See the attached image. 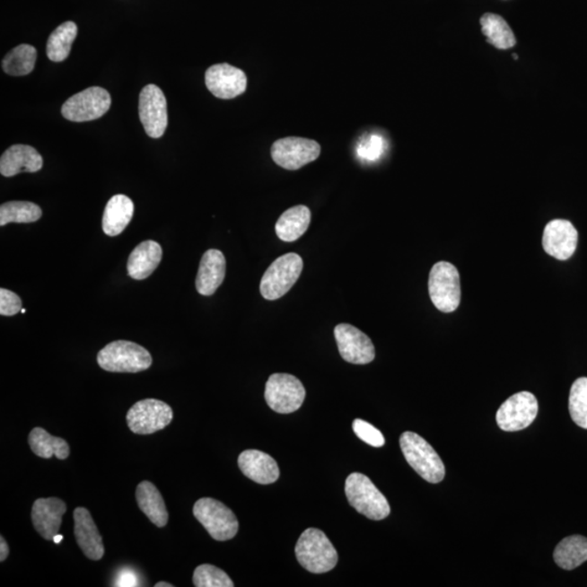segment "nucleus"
<instances>
[{"instance_id":"473e14b6","label":"nucleus","mask_w":587,"mask_h":587,"mask_svg":"<svg viewBox=\"0 0 587 587\" xmlns=\"http://www.w3.org/2000/svg\"><path fill=\"white\" fill-rule=\"evenodd\" d=\"M193 583L196 587H233V581L223 570L213 565H202L194 571Z\"/></svg>"},{"instance_id":"f257e3e1","label":"nucleus","mask_w":587,"mask_h":587,"mask_svg":"<svg viewBox=\"0 0 587 587\" xmlns=\"http://www.w3.org/2000/svg\"><path fill=\"white\" fill-rule=\"evenodd\" d=\"M295 554L309 573L320 574L336 568L338 561L337 549L326 534L318 529H307L296 544Z\"/></svg>"},{"instance_id":"20e7f679","label":"nucleus","mask_w":587,"mask_h":587,"mask_svg":"<svg viewBox=\"0 0 587 587\" xmlns=\"http://www.w3.org/2000/svg\"><path fill=\"white\" fill-rule=\"evenodd\" d=\"M345 493L350 506L364 516L374 521H380L390 516V507L388 499L363 473L355 472L347 477Z\"/></svg>"},{"instance_id":"7c9ffc66","label":"nucleus","mask_w":587,"mask_h":587,"mask_svg":"<svg viewBox=\"0 0 587 587\" xmlns=\"http://www.w3.org/2000/svg\"><path fill=\"white\" fill-rule=\"evenodd\" d=\"M42 209L31 202H9L0 206V225L32 223L42 218Z\"/></svg>"},{"instance_id":"f8f14e48","label":"nucleus","mask_w":587,"mask_h":587,"mask_svg":"<svg viewBox=\"0 0 587 587\" xmlns=\"http://www.w3.org/2000/svg\"><path fill=\"white\" fill-rule=\"evenodd\" d=\"M538 414L537 398L530 391H520L499 407L496 421L503 431L517 432L531 425Z\"/></svg>"},{"instance_id":"4468645a","label":"nucleus","mask_w":587,"mask_h":587,"mask_svg":"<svg viewBox=\"0 0 587 587\" xmlns=\"http://www.w3.org/2000/svg\"><path fill=\"white\" fill-rule=\"evenodd\" d=\"M338 352L345 362L354 364H368L375 358V348L367 334L347 323L334 329Z\"/></svg>"},{"instance_id":"4c0bfd02","label":"nucleus","mask_w":587,"mask_h":587,"mask_svg":"<svg viewBox=\"0 0 587 587\" xmlns=\"http://www.w3.org/2000/svg\"><path fill=\"white\" fill-rule=\"evenodd\" d=\"M136 580L134 578L133 574H123L122 575V580L120 581V583L118 584L119 586H134L136 585Z\"/></svg>"},{"instance_id":"9b49d317","label":"nucleus","mask_w":587,"mask_h":587,"mask_svg":"<svg viewBox=\"0 0 587 587\" xmlns=\"http://www.w3.org/2000/svg\"><path fill=\"white\" fill-rule=\"evenodd\" d=\"M321 146L316 141L302 137H285L273 143L271 156L277 166L295 171L317 161Z\"/></svg>"},{"instance_id":"2eb2a0df","label":"nucleus","mask_w":587,"mask_h":587,"mask_svg":"<svg viewBox=\"0 0 587 587\" xmlns=\"http://www.w3.org/2000/svg\"><path fill=\"white\" fill-rule=\"evenodd\" d=\"M205 81L211 94L221 100H232L244 94L247 87L245 72L228 64L211 66L206 71Z\"/></svg>"},{"instance_id":"6e6552de","label":"nucleus","mask_w":587,"mask_h":587,"mask_svg":"<svg viewBox=\"0 0 587 587\" xmlns=\"http://www.w3.org/2000/svg\"><path fill=\"white\" fill-rule=\"evenodd\" d=\"M305 398V388L292 374L275 373L267 381L265 399L267 406L277 414H292L300 409Z\"/></svg>"},{"instance_id":"c85d7f7f","label":"nucleus","mask_w":587,"mask_h":587,"mask_svg":"<svg viewBox=\"0 0 587 587\" xmlns=\"http://www.w3.org/2000/svg\"><path fill=\"white\" fill-rule=\"evenodd\" d=\"M77 27L74 22H66L50 34L48 42V56L51 61L61 63L68 58L74 39Z\"/></svg>"},{"instance_id":"a211bd4d","label":"nucleus","mask_w":587,"mask_h":587,"mask_svg":"<svg viewBox=\"0 0 587 587\" xmlns=\"http://www.w3.org/2000/svg\"><path fill=\"white\" fill-rule=\"evenodd\" d=\"M74 537L82 552L91 560L104 557L105 548L92 514L86 508L77 507L74 513Z\"/></svg>"},{"instance_id":"aec40b11","label":"nucleus","mask_w":587,"mask_h":587,"mask_svg":"<svg viewBox=\"0 0 587 587\" xmlns=\"http://www.w3.org/2000/svg\"><path fill=\"white\" fill-rule=\"evenodd\" d=\"M43 168V158L32 146L13 145L7 149L0 158V173L6 178L19 173L39 171Z\"/></svg>"},{"instance_id":"412c9836","label":"nucleus","mask_w":587,"mask_h":587,"mask_svg":"<svg viewBox=\"0 0 587 587\" xmlns=\"http://www.w3.org/2000/svg\"><path fill=\"white\" fill-rule=\"evenodd\" d=\"M239 467L243 475L258 484L275 483L280 477V469L270 455L260 451H244L239 457Z\"/></svg>"},{"instance_id":"bb28decb","label":"nucleus","mask_w":587,"mask_h":587,"mask_svg":"<svg viewBox=\"0 0 587 587\" xmlns=\"http://www.w3.org/2000/svg\"><path fill=\"white\" fill-rule=\"evenodd\" d=\"M554 560L561 569L574 570L587 561V539L573 535L556 546Z\"/></svg>"},{"instance_id":"ea45409f","label":"nucleus","mask_w":587,"mask_h":587,"mask_svg":"<svg viewBox=\"0 0 587 587\" xmlns=\"http://www.w3.org/2000/svg\"><path fill=\"white\" fill-rule=\"evenodd\" d=\"M61 539H63V537H61L59 534L57 535V537L54 539L55 543H59Z\"/></svg>"},{"instance_id":"c9c22d12","label":"nucleus","mask_w":587,"mask_h":587,"mask_svg":"<svg viewBox=\"0 0 587 587\" xmlns=\"http://www.w3.org/2000/svg\"><path fill=\"white\" fill-rule=\"evenodd\" d=\"M22 311V301L17 294L2 288L0 290V315L13 317Z\"/></svg>"},{"instance_id":"f3484780","label":"nucleus","mask_w":587,"mask_h":587,"mask_svg":"<svg viewBox=\"0 0 587 587\" xmlns=\"http://www.w3.org/2000/svg\"><path fill=\"white\" fill-rule=\"evenodd\" d=\"M66 504L59 498H39L32 507V522L36 532L46 540H54L59 534Z\"/></svg>"},{"instance_id":"c756f323","label":"nucleus","mask_w":587,"mask_h":587,"mask_svg":"<svg viewBox=\"0 0 587 587\" xmlns=\"http://www.w3.org/2000/svg\"><path fill=\"white\" fill-rule=\"evenodd\" d=\"M38 51L33 46L22 44L10 50L3 60V70L9 75L23 76L34 70Z\"/></svg>"},{"instance_id":"ddd939ff","label":"nucleus","mask_w":587,"mask_h":587,"mask_svg":"<svg viewBox=\"0 0 587 587\" xmlns=\"http://www.w3.org/2000/svg\"><path fill=\"white\" fill-rule=\"evenodd\" d=\"M138 113L148 136L162 137L168 127V107L166 96L157 85L144 87L138 102Z\"/></svg>"},{"instance_id":"dca6fc26","label":"nucleus","mask_w":587,"mask_h":587,"mask_svg":"<svg viewBox=\"0 0 587 587\" xmlns=\"http://www.w3.org/2000/svg\"><path fill=\"white\" fill-rule=\"evenodd\" d=\"M579 234L568 220L556 219L546 224L542 244L546 254L558 260H568L578 246Z\"/></svg>"},{"instance_id":"79ce46f5","label":"nucleus","mask_w":587,"mask_h":587,"mask_svg":"<svg viewBox=\"0 0 587 587\" xmlns=\"http://www.w3.org/2000/svg\"><path fill=\"white\" fill-rule=\"evenodd\" d=\"M22 312L25 313V312H27V311H25V309H22Z\"/></svg>"},{"instance_id":"a878e982","label":"nucleus","mask_w":587,"mask_h":587,"mask_svg":"<svg viewBox=\"0 0 587 587\" xmlns=\"http://www.w3.org/2000/svg\"><path fill=\"white\" fill-rule=\"evenodd\" d=\"M29 445L36 456L50 460L56 456L66 460L70 455V446L64 439L48 434L42 427H35L29 435Z\"/></svg>"},{"instance_id":"a19ab883","label":"nucleus","mask_w":587,"mask_h":587,"mask_svg":"<svg viewBox=\"0 0 587 587\" xmlns=\"http://www.w3.org/2000/svg\"><path fill=\"white\" fill-rule=\"evenodd\" d=\"M513 59H514V60H518V55H517V54H513Z\"/></svg>"},{"instance_id":"423d86ee","label":"nucleus","mask_w":587,"mask_h":587,"mask_svg":"<svg viewBox=\"0 0 587 587\" xmlns=\"http://www.w3.org/2000/svg\"><path fill=\"white\" fill-rule=\"evenodd\" d=\"M429 295L440 311L454 312L460 305V275L451 262H437L430 271Z\"/></svg>"},{"instance_id":"4be33fe9","label":"nucleus","mask_w":587,"mask_h":587,"mask_svg":"<svg viewBox=\"0 0 587 587\" xmlns=\"http://www.w3.org/2000/svg\"><path fill=\"white\" fill-rule=\"evenodd\" d=\"M162 259V246L154 241H142L128 257L127 273L134 280H145L157 269Z\"/></svg>"},{"instance_id":"0eeeda50","label":"nucleus","mask_w":587,"mask_h":587,"mask_svg":"<svg viewBox=\"0 0 587 587\" xmlns=\"http://www.w3.org/2000/svg\"><path fill=\"white\" fill-rule=\"evenodd\" d=\"M193 513L210 537L219 542L232 539L238 534V518L229 507L217 499L200 498L194 504Z\"/></svg>"},{"instance_id":"58836bf2","label":"nucleus","mask_w":587,"mask_h":587,"mask_svg":"<svg viewBox=\"0 0 587 587\" xmlns=\"http://www.w3.org/2000/svg\"><path fill=\"white\" fill-rule=\"evenodd\" d=\"M154 587H173V585L168 583V582H158V583L154 584Z\"/></svg>"},{"instance_id":"1a4fd4ad","label":"nucleus","mask_w":587,"mask_h":587,"mask_svg":"<svg viewBox=\"0 0 587 587\" xmlns=\"http://www.w3.org/2000/svg\"><path fill=\"white\" fill-rule=\"evenodd\" d=\"M171 407L158 399H143L131 407L127 415L128 427L133 434L148 435L163 430L171 424Z\"/></svg>"},{"instance_id":"7ed1b4c3","label":"nucleus","mask_w":587,"mask_h":587,"mask_svg":"<svg viewBox=\"0 0 587 587\" xmlns=\"http://www.w3.org/2000/svg\"><path fill=\"white\" fill-rule=\"evenodd\" d=\"M399 444L407 462L422 478L434 484L444 480V463L424 437L414 432H405L400 436Z\"/></svg>"},{"instance_id":"f03ea898","label":"nucleus","mask_w":587,"mask_h":587,"mask_svg":"<svg viewBox=\"0 0 587 587\" xmlns=\"http://www.w3.org/2000/svg\"><path fill=\"white\" fill-rule=\"evenodd\" d=\"M97 363L108 372L137 373L151 368L153 358L151 353L141 345L116 341L98 353Z\"/></svg>"},{"instance_id":"9d476101","label":"nucleus","mask_w":587,"mask_h":587,"mask_svg":"<svg viewBox=\"0 0 587 587\" xmlns=\"http://www.w3.org/2000/svg\"><path fill=\"white\" fill-rule=\"evenodd\" d=\"M110 92L102 87L94 86L70 97L65 102L61 112L66 120L86 122L104 116L110 110Z\"/></svg>"},{"instance_id":"39448f33","label":"nucleus","mask_w":587,"mask_h":587,"mask_svg":"<svg viewBox=\"0 0 587 587\" xmlns=\"http://www.w3.org/2000/svg\"><path fill=\"white\" fill-rule=\"evenodd\" d=\"M303 261L295 252L279 257L267 267L260 282V293L267 301H276L291 291L300 279Z\"/></svg>"},{"instance_id":"2f4dec72","label":"nucleus","mask_w":587,"mask_h":587,"mask_svg":"<svg viewBox=\"0 0 587 587\" xmlns=\"http://www.w3.org/2000/svg\"><path fill=\"white\" fill-rule=\"evenodd\" d=\"M569 411L574 424L587 430V378H579L571 386Z\"/></svg>"},{"instance_id":"cd10ccee","label":"nucleus","mask_w":587,"mask_h":587,"mask_svg":"<svg viewBox=\"0 0 587 587\" xmlns=\"http://www.w3.org/2000/svg\"><path fill=\"white\" fill-rule=\"evenodd\" d=\"M480 23L482 33L494 48L506 50L517 44L513 31L501 15L487 13L482 15Z\"/></svg>"},{"instance_id":"5701e85b","label":"nucleus","mask_w":587,"mask_h":587,"mask_svg":"<svg viewBox=\"0 0 587 587\" xmlns=\"http://www.w3.org/2000/svg\"><path fill=\"white\" fill-rule=\"evenodd\" d=\"M134 204L126 195H115L107 203L102 215V230L108 236L120 235L131 223Z\"/></svg>"},{"instance_id":"6ab92c4d","label":"nucleus","mask_w":587,"mask_h":587,"mask_svg":"<svg viewBox=\"0 0 587 587\" xmlns=\"http://www.w3.org/2000/svg\"><path fill=\"white\" fill-rule=\"evenodd\" d=\"M226 260L223 251L209 250L200 260L196 290L203 296L214 295L225 277Z\"/></svg>"},{"instance_id":"393cba45","label":"nucleus","mask_w":587,"mask_h":587,"mask_svg":"<svg viewBox=\"0 0 587 587\" xmlns=\"http://www.w3.org/2000/svg\"><path fill=\"white\" fill-rule=\"evenodd\" d=\"M136 501L138 507L151 520L156 527H166L169 513L166 504L158 488L152 482L143 481L136 488Z\"/></svg>"},{"instance_id":"e433bc0d","label":"nucleus","mask_w":587,"mask_h":587,"mask_svg":"<svg viewBox=\"0 0 587 587\" xmlns=\"http://www.w3.org/2000/svg\"><path fill=\"white\" fill-rule=\"evenodd\" d=\"M9 553L10 550L6 539L4 537H0V561L2 563L8 558Z\"/></svg>"},{"instance_id":"f704fd0d","label":"nucleus","mask_w":587,"mask_h":587,"mask_svg":"<svg viewBox=\"0 0 587 587\" xmlns=\"http://www.w3.org/2000/svg\"><path fill=\"white\" fill-rule=\"evenodd\" d=\"M383 138L372 134V136L362 138L357 148V153L360 157L367 159V161H374L383 152Z\"/></svg>"},{"instance_id":"b1692460","label":"nucleus","mask_w":587,"mask_h":587,"mask_svg":"<svg viewBox=\"0 0 587 587\" xmlns=\"http://www.w3.org/2000/svg\"><path fill=\"white\" fill-rule=\"evenodd\" d=\"M311 223V209L307 206L298 205L282 214L276 224V233L281 241L291 243L306 233Z\"/></svg>"},{"instance_id":"72a5a7b5","label":"nucleus","mask_w":587,"mask_h":587,"mask_svg":"<svg viewBox=\"0 0 587 587\" xmlns=\"http://www.w3.org/2000/svg\"><path fill=\"white\" fill-rule=\"evenodd\" d=\"M353 430L360 440L367 442L373 447H382L385 444V439L382 434L367 421L356 419L353 424Z\"/></svg>"}]
</instances>
